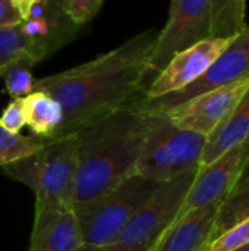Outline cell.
I'll list each match as a JSON object with an SVG mask.
<instances>
[{"mask_svg": "<svg viewBox=\"0 0 249 251\" xmlns=\"http://www.w3.org/2000/svg\"><path fill=\"white\" fill-rule=\"evenodd\" d=\"M160 184L134 174L109 193L73 209L84 243L94 246L113 244Z\"/></svg>", "mask_w": 249, "mask_h": 251, "instance_id": "5b68a950", "label": "cell"}, {"mask_svg": "<svg viewBox=\"0 0 249 251\" xmlns=\"http://www.w3.org/2000/svg\"><path fill=\"white\" fill-rule=\"evenodd\" d=\"M76 159L78 140L76 135H70L48 140L37 153L1 169L9 178L26 185L34 193L35 210L72 206Z\"/></svg>", "mask_w": 249, "mask_h": 251, "instance_id": "3957f363", "label": "cell"}, {"mask_svg": "<svg viewBox=\"0 0 249 251\" xmlns=\"http://www.w3.org/2000/svg\"><path fill=\"white\" fill-rule=\"evenodd\" d=\"M247 218H249V182L232 190L230 194L220 203L211 240L217 238L220 234L226 232Z\"/></svg>", "mask_w": 249, "mask_h": 251, "instance_id": "d6986e66", "label": "cell"}, {"mask_svg": "<svg viewBox=\"0 0 249 251\" xmlns=\"http://www.w3.org/2000/svg\"><path fill=\"white\" fill-rule=\"evenodd\" d=\"M207 137L178 128L166 113H150L135 174L157 182L200 169Z\"/></svg>", "mask_w": 249, "mask_h": 251, "instance_id": "277c9868", "label": "cell"}, {"mask_svg": "<svg viewBox=\"0 0 249 251\" xmlns=\"http://www.w3.org/2000/svg\"><path fill=\"white\" fill-rule=\"evenodd\" d=\"M78 251H114L113 246L109 244V246H94V244H82L81 249Z\"/></svg>", "mask_w": 249, "mask_h": 251, "instance_id": "4316f807", "label": "cell"}, {"mask_svg": "<svg viewBox=\"0 0 249 251\" xmlns=\"http://www.w3.org/2000/svg\"><path fill=\"white\" fill-rule=\"evenodd\" d=\"M249 182V160L248 163L245 165V168H244V171H242V174H241V176H239V179H238V182H236V185H235V188H238V187H241V185H245V184H248ZM233 188V190H235Z\"/></svg>", "mask_w": 249, "mask_h": 251, "instance_id": "83f0119b", "label": "cell"}, {"mask_svg": "<svg viewBox=\"0 0 249 251\" xmlns=\"http://www.w3.org/2000/svg\"><path fill=\"white\" fill-rule=\"evenodd\" d=\"M248 160L249 141H247L226 151L214 162L201 166L178 218L194 209L222 203L235 188Z\"/></svg>", "mask_w": 249, "mask_h": 251, "instance_id": "9c48e42d", "label": "cell"}, {"mask_svg": "<svg viewBox=\"0 0 249 251\" xmlns=\"http://www.w3.org/2000/svg\"><path fill=\"white\" fill-rule=\"evenodd\" d=\"M197 171L161 182L145 206L112 244L114 251H151L179 216Z\"/></svg>", "mask_w": 249, "mask_h": 251, "instance_id": "8992f818", "label": "cell"}, {"mask_svg": "<svg viewBox=\"0 0 249 251\" xmlns=\"http://www.w3.org/2000/svg\"><path fill=\"white\" fill-rule=\"evenodd\" d=\"M148 124L150 113L131 103L76 134L73 209L109 193L135 174Z\"/></svg>", "mask_w": 249, "mask_h": 251, "instance_id": "7a4b0ae2", "label": "cell"}, {"mask_svg": "<svg viewBox=\"0 0 249 251\" xmlns=\"http://www.w3.org/2000/svg\"><path fill=\"white\" fill-rule=\"evenodd\" d=\"M249 244V218L211 240L204 251H235Z\"/></svg>", "mask_w": 249, "mask_h": 251, "instance_id": "7402d4cb", "label": "cell"}, {"mask_svg": "<svg viewBox=\"0 0 249 251\" xmlns=\"http://www.w3.org/2000/svg\"><path fill=\"white\" fill-rule=\"evenodd\" d=\"M22 22V16L12 0H0V26H15Z\"/></svg>", "mask_w": 249, "mask_h": 251, "instance_id": "d4e9b609", "label": "cell"}, {"mask_svg": "<svg viewBox=\"0 0 249 251\" xmlns=\"http://www.w3.org/2000/svg\"><path fill=\"white\" fill-rule=\"evenodd\" d=\"M103 0H69L66 13L75 25H84L100 10Z\"/></svg>", "mask_w": 249, "mask_h": 251, "instance_id": "603a6c76", "label": "cell"}, {"mask_svg": "<svg viewBox=\"0 0 249 251\" xmlns=\"http://www.w3.org/2000/svg\"><path fill=\"white\" fill-rule=\"evenodd\" d=\"M247 141H249V90L233 112L207 137L200 168Z\"/></svg>", "mask_w": 249, "mask_h": 251, "instance_id": "9a60e30c", "label": "cell"}, {"mask_svg": "<svg viewBox=\"0 0 249 251\" xmlns=\"http://www.w3.org/2000/svg\"><path fill=\"white\" fill-rule=\"evenodd\" d=\"M220 203L194 209L178 218L151 251H204L210 243Z\"/></svg>", "mask_w": 249, "mask_h": 251, "instance_id": "4fadbf2b", "label": "cell"}, {"mask_svg": "<svg viewBox=\"0 0 249 251\" xmlns=\"http://www.w3.org/2000/svg\"><path fill=\"white\" fill-rule=\"evenodd\" d=\"M21 26L45 56L69 41L78 28L65 10L48 0L35 3L26 18L21 22Z\"/></svg>", "mask_w": 249, "mask_h": 251, "instance_id": "5bb4252c", "label": "cell"}, {"mask_svg": "<svg viewBox=\"0 0 249 251\" xmlns=\"http://www.w3.org/2000/svg\"><path fill=\"white\" fill-rule=\"evenodd\" d=\"M247 0H211L213 37L232 38L245 26Z\"/></svg>", "mask_w": 249, "mask_h": 251, "instance_id": "ac0fdd59", "label": "cell"}, {"mask_svg": "<svg viewBox=\"0 0 249 251\" xmlns=\"http://www.w3.org/2000/svg\"><path fill=\"white\" fill-rule=\"evenodd\" d=\"M21 100L26 126L31 129L32 135L51 140L63 121V110L60 104L43 91H32Z\"/></svg>", "mask_w": 249, "mask_h": 251, "instance_id": "2e32d148", "label": "cell"}, {"mask_svg": "<svg viewBox=\"0 0 249 251\" xmlns=\"http://www.w3.org/2000/svg\"><path fill=\"white\" fill-rule=\"evenodd\" d=\"M12 1H13L15 7L18 9V12L21 13L22 21H23V19L26 18V15L29 13L31 7H32L35 3H38L40 0H12Z\"/></svg>", "mask_w": 249, "mask_h": 251, "instance_id": "484cf974", "label": "cell"}, {"mask_svg": "<svg viewBox=\"0 0 249 251\" xmlns=\"http://www.w3.org/2000/svg\"><path fill=\"white\" fill-rule=\"evenodd\" d=\"M48 1H50V3H53L54 6H57L59 9L65 10V12H66L68 3H69V0H48Z\"/></svg>", "mask_w": 249, "mask_h": 251, "instance_id": "f1b7e54d", "label": "cell"}, {"mask_svg": "<svg viewBox=\"0 0 249 251\" xmlns=\"http://www.w3.org/2000/svg\"><path fill=\"white\" fill-rule=\"evenodd\" d=\"M249 90V79L204 93L166 115L181 129L208 137L239 104Z\"/></svg>", "mask_w": 249, "mask_h": 251, "instance_id": "8fae6325", "label": "cell"}, {"mask_svg": "<svg viewBox=\"0 0 249 251\" xmlns=\"http://www.w3.org/2000/svg\"><path fill=\"white\" fill-rule=\"evenodd\" d=\"M84 244L78 216L72 206H54L34 212L29 251H78Z\"/></svg>", "mask_w": 249, "mask_h": 251, "instance_id": "7c38bea8", "label": "cell"}, {"mask_svg": "<svg viewBox=\"0 0 249 251\" xmlns=\"http://www.w3.org/2000/svg\"><path fill=\"white\" fill-rule=\"evenodd\" d=\"M0 126L9 132L19 134L23 126H26L25 113L21 99H13L0 115Z\"/></svg>", "mask_w": 249, "mask_h": 251, "instance_id": "cb8c5ba5", "label": "cell"}, {"mask_svg": "<svg viewBox=\"0 0 249 251\" xmlns=\"http://www.w3.org/2000/svg\"><path fill=\"white\" fill-rule=\"evenodd\" d=\"M158 31L148 29L87 63L34 81V91L51 96L63 121L51 140L76 135L145 93L150 59Z\"/></svg>", "mask_w": 249, "mask_h": 251, "instance_id": "6da1fadb", "label": "cell"}, {"mask_svg": "<svg viewBox=\"0 0 249 251\" xmlns=\"http://www.w3.org/2000/svg\"><path fill=\"white\" fill-rule=\"evenodd\" d=\"M235 251H249V244H247V246H244V247H241V249H238V250Z\"/></svg>", "mask_w": 249, "mask_h": 251, "instance_id": "f546056e", "label": "cell"}, {"mask_svg": "<svg viewBox=\"0 0 249 251\" xmlns=\"http://www.w3.org/2000/svg\"><path fill=\"white\" fill-rule=\"evenodd\" d=\"M47 141L48 140L35 135L9 132L0 126V168L37 153L45 146Z\"/></svg>", "mask_w": 249, "mask_h": 251, "instance_id": "ffe728a7", "label": "cell"}, {"mask_svg": "<svg viewBox=\"0 0 249 251\" xmlns=\"http://www.w3.org/2000/svg\"><path fill=\"white\" fill-rule=\"evenodd\" d=\"M249 79V26L247 25L225 49V51L211 63V66L188 87L161 96L148 99L144 94L134 104L147 113H167L169 110L211 90L232 85Z\"/></svg>", "mask_w": 249, "mask_h": 251, "instance_id": "52a82bcc", "label": "cell"}, {"mask_svg": "<svg viewBox=\"0 0 249 251\" xmlns=\"http://www.w3.org/2000/svg\"><path fill=\"white\" fill-rule=\"evenodd\" d=\"M45 54L37 43L28 37L21 24L15 26H0V76L15 62L29 59L38 63Z\"/></svg>", "mask_w": 249, "mask_h": 251, "instance_id": "e0dca14e", "label": "cell"}, {"mask_svg": "<svg viewBox=\"0 0 249 251\" xmlns=\"http://www.w3.org/2000/svg\"><path fill=\"white\" fill-rule=\"evenodd\" d=\"M213 37L211 0H172L169 19L157 34L150 74L160 72L179 51Z\"/></svg>", "mask_w": 249, "mask_h": 251, "instance_id": "ba28073f", "label": "cell"}, {"mask_svg": "<svg viewBox=\"0 0 249 251\" xmlns=\"http://www.w3.org/2000/svg\"><path fill=\"white\" fill-rule=\"evenodd\" d=\"M233 38L210 37L176 53L145 88L144 96L156 99L188 87L211 66Z\"/></svg>", "mask_w": 249, "mask_h": 251, "instance_id": "30bf717a", "label": "cell"}, {"mask_svg": "<svg viewBox=\"0 0 249 251\" xmlns=\"http://www.w3.org/2000/svg\"><path fill=\"white\" fill-rule=\"evenodd\" d=\"M35 63L29 59H22L9 66L1 75L6 82L7 94L13 99H22L34 91L32 66Z\"/></svg>", "mask_w": 249, "mask_h": 251, "instance_id": "44dd1931", "label": "cell"}]
</instances>
